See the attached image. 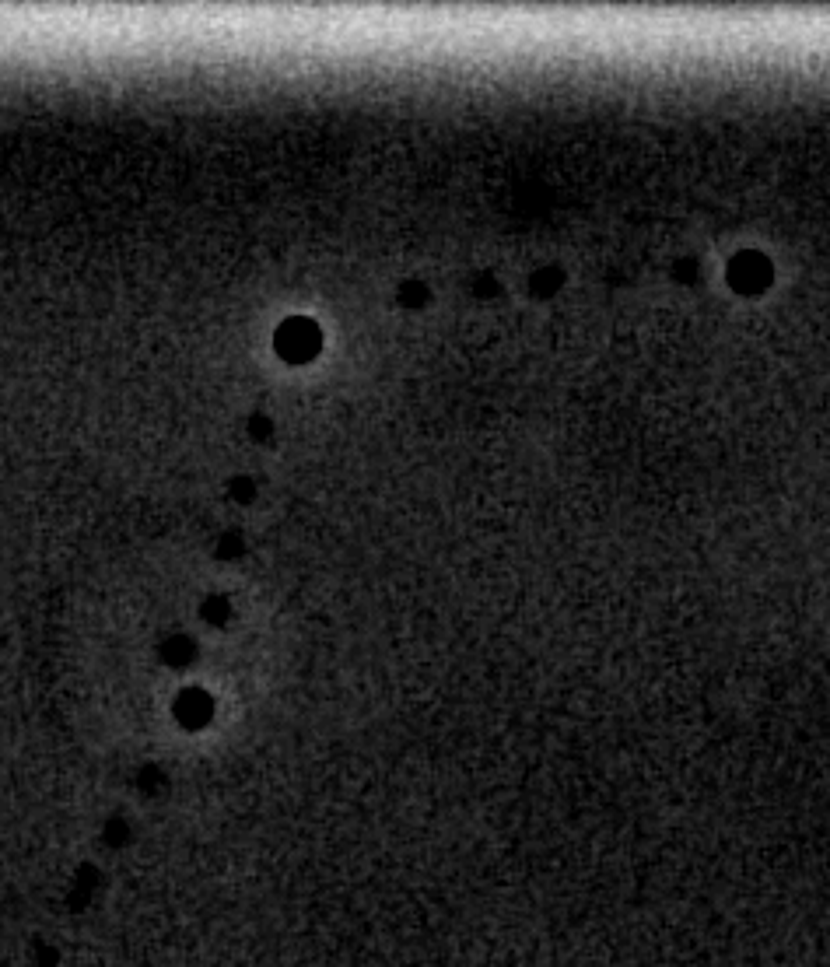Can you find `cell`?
Masks as SVG:
<instances>
[{"label": "cell", "mask_w": 830, "mask_h": 967, "mask_svg": "<svg viewBox=\"0 0 830 967\" xmlns=\"http://www.w3.org/2000/svg\"><path fill=\"white\" fill-rule=\"evenodd\" d=\"M400 302L407 305V309H417V305H424L428 302V288H424V281H403V288H400Z\"/></svg>", "instance_id": "5"}, {"label": "cell", "mask_w": 830, "mask_h": 967, "mask_svg": "<svg viewBox=\"0 0 830 967\" xmlns=\"http://www.w3.org/2000/svg\"><path fill=\"white\" fill-rule=\"evenodd\" d=\"M176 712L186 726H200V722H207V715H211V698H207L204 691H183L179 694Z\"/></svg>", "instance_id": "2"}, {"label": "cell", "mask_w": 830, "mask_h": 967, "mask_svg": "<svg viewBox=\"0 0 830 967\" xmlns=\"http://www.w3.org/2000/svg\"><path fill=\"white\" fill-rule=\"evenodd\" d=\"M256 491H260V488H256V480L246 477V473H242V477H232V484H228V495H232L239 505L256 502Z\"/></svg>", "instance_id": "3"}, {"label": "cell", "mask_w": 830, "mask_h": 967, "mask_svg": "<svg viewBox=\"0 0 830 967\" xmlns=\"http://www.w3.org/2000/svg\"><path fill=\"white\" fill-rule=\"evenodd\" d=\"M536 281H540V284H533V288L547 291V288H554V284H557V274H554V270H550V274H540V277H536Z\"/></svg>", "instance_id": "9"}, {"label": "cell", "mask_w": 830, "mask_h": 967, "mask_svg": "<svg viewBox=\"0 0 830 967\" xmlns=\"http://www.w3.org/2000/svg\"><path fill=\"white\" fill-rule=\"evenodd\" d=\"M270 431H274V421H270L267 414L249 417V435H253V438H270Z\"/></svg>", "instance_id": "6"}, {"label": "cell", "mask_w": 830, "mask_h": 967, "mask_svg": "<svg viewBox=\"0 0 830 967\" xmlns=\"http://www.w3.org/2000/svg\"><path fill=\"white\" fill-rule=\"evenodd\" d=\"M218 554H221V558H235V554H242V533L232 530L228 537H221Z\"/></svg>", "instance_id": "7"}, {"label": "cell", "mask_w": 830, "mask_h": 967, "mask_svg": "<svg viewBox=\"0 0 830 967\" xmlns=\"http://www.w3.org/2000/svg\"><path fill=\"white\" fill-rule=\"evenodd\" d=\"M274 351L281 354L288 365H309V361L323 351V330H319V323H312L309 316H291L277 326Z\"/></svg>", "instance_id": "1"}, {"label": "cell", "mask_w": 830, "mask_h": 967, "mask_svg": "<svg viewBox=\"0 0 830 967\" xmlns=\"http://www.w3.org/2000/svg\"><path fill=\"white\" fill-rule=\"evenodd\" d=\"M186 656H193L190 638H176V642L165 645V659H186Z\"/></svg>", "instance_id": "8"}, {"label": "cell", "mask_w": 830, "mask_h": 967, "mask_svg": "<svg viewBox=\"0 0 830 967\" xmlns=\"http://www.w3.org/2000/svg\"><path fill=\"white\" fill-rule=\"evenodd\" d=\"M204 617L211 624H225L228 617H232V603H228V596H207V600H204Z\"/></svg>", "instance_id": "4"}]
</instances>
